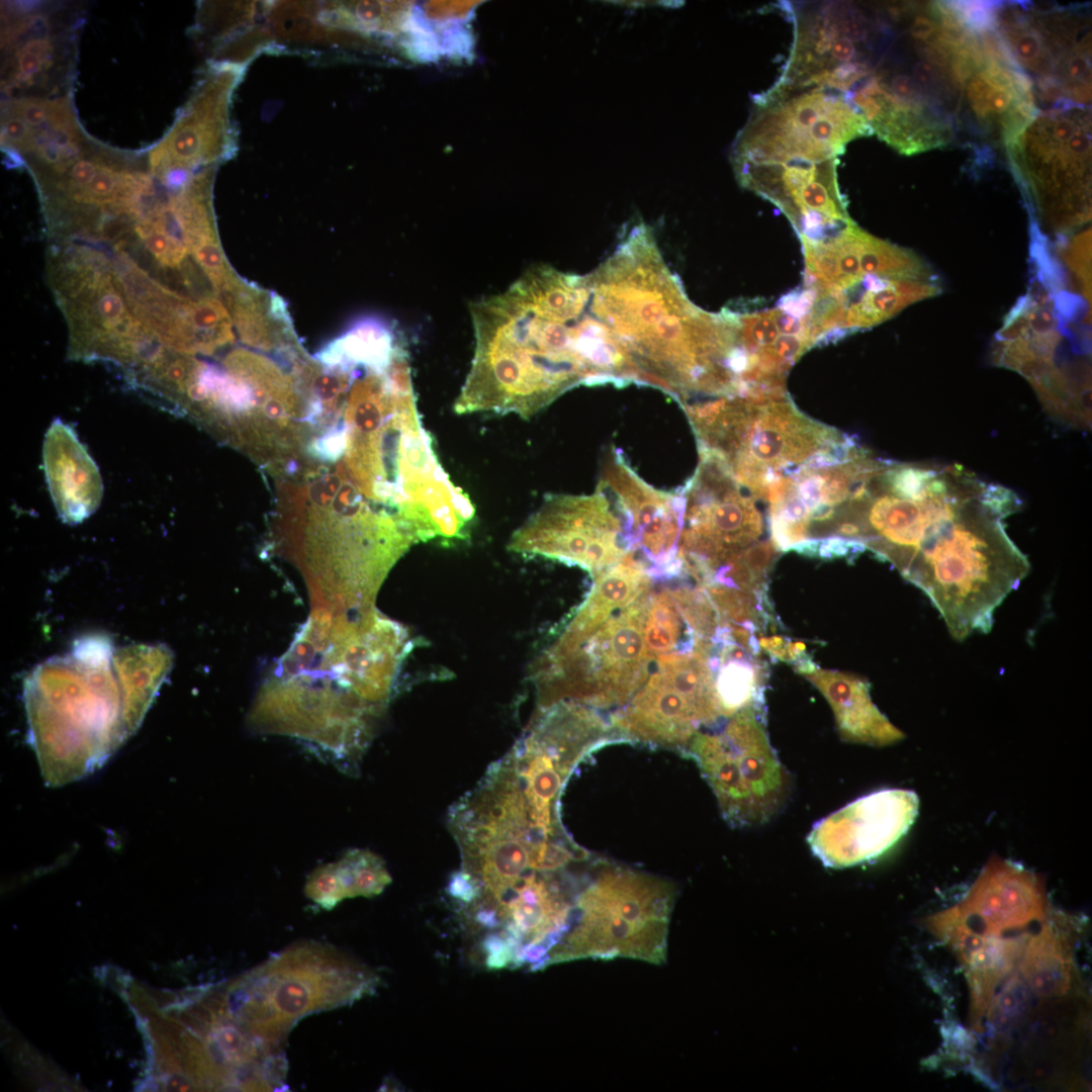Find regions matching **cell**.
<instances>
[{
	"mask_svg": "<svg viewBox=\"0 0 1092 1092\" xmlns=\"http://www.w3.org/2000/svg\"><path fill=\"white\" fill-rule=\"evenodd\" d=\"M883 463L867 486L858 542L929 598L954 639L988 633L1030 568L1005 525L1021 499L959 464Z\"/></svg>",
	"mask_w": 1092,
	"mask_h": 1092,
	"instance_id": "6da1fadb",
	"label": "cell"
},
{
	"mask_svg": "<svg viewBox=\"0 0 1092 1092\" xmlns=\"http://www.w3.org/2000/svg\"><path fill=\"white\" fill-rule=\"evenodd\" d=\"M469 310L475 348L457 414L528 419L577 384L622 383L625 358L590 310L587 275L535 266Z\"/></svg>",
	"mask_w": 1092,
	"mask_h": 1092,
	"instance_id": "7a4b0ae2",
	"label": "cell"
},
{
	"mask_svg": "<svg viewBox=\"0 0 1092 1092\" xmlns=\"http://www.w3.org/2000/svg\"><path fill=\"white\" fill-rule=\"evenodd\" d=\"M587 278L590 309L636 381L675 395L686 390L712 345L717 315L689 300L652 235L634 230Z\"/></svg>",
	"mask_w": 1092,
	"mask_h": 1092,
	"instance_id": "3957f363",
	"label": "cell"
},
{
	"mask_svg": "<svg viewBox=\"0 0 1092 1092\" xmlns=\"http://www.w3.org/2000/svg\"><path fill=\"white\" fill-rule=\"evenodd\" d=\"M379 983L375 972L336 947L302 941L235 979L223 1004L246 1032L280 1049L304 1016L350 1005Z\"/></svg>",
	"mask_w": 1092,
	"mask_h": 1092,
	"instance_id": "277c9868",
	"label": "cell"
},
{
	"mask_svg": "<svg viewBox=\"0 0 1092 1092\" xmlns=\"http://www.w3.org/2000/svg\"><path fill=\"white\" fill-rule=\"evenodd\" d=\"M675 895L668 880L620 864H599L575 896L567 928L545 967L617 958L662 964Z\"/></svg>",
	"mask_w": 1092,
	"mask_h": 1092,
	"instance_id": "5b68a950",
	"label": "cell"
},
{
	"mask_svg": "<svg viewBox=\"0 0 1092 1092\" xmlns=\"http://www.w3.org/2000/svg\"><path fill=\"white\" fill-rule=\"evenodd\" d=\"M691 422L700 450L723 458L737 482L753 498L764 500L780 478L846 438L804 416L788 396L767 401L719 398Z\"/></svg>",
	"mask_w": 1092,
	"mask_h": 1092,
	"instance_id": "8992f818",
	"label": "cell"
},
{
	"mask_svg": "<svg viewBox=\"0 0 1092 1092\" xmlns=\"http://www.w3.org/2000/svg\"><path fill=\"white\" fill-rule=\"evenodd\" d=\"M1005 149L1033 233L1064 236L1090 221V107L1039 110Z\"/></svg>",
	"mask_w": 1092,
	"mask_h": 1092,
	"instance_id": "52a82bcc",
	"label": "cell"
},
{
	"mask_svg": "<svg viewBox=\"0 0 1092 1092\" xmlns=\"http://www.w3.org/2000/svg\"><path fill=\"white\" fill-rule=\"evenodd\" d=\"M1051 293L1030 291L1009 311L993 343L991 361L1019 373L1044 410L1065 426L1091 429L1090 337L1075 339Z\"/></svg>",
	"mask_w": 1092,
	"mask_h": 1092,
	"instance_id": "ba28073f",
	"label": "cell"
},
{
	"mask_svg": "<svg viewBox=\"0 0 1092 1092\" xmlns=\"http://www.w3.org/2000/svg\"><path fill=\"white\" fill-rule=\"evenodd\" d=\"M650 588L615 612L583 641L553 643L533 668L537 707L561 701L623 707L646 681L651 662L644 632Z\"/></svg>",
	"mask_w": 1092,
	"mask_h": 1092,
	"instance_id": "9c48e42d",
	"label": "cell"
},
{
	"mask_svg": "<svg viewBox=\"0 0 1092 1092\" xmlns=\"http://www.w3.org/2000/svg\"><path fill=\"white\" fill-rule=\"evenodd\" d=\"M872 133L844 93L776 83L756 98L737 143L735 166L838 160L849 142Z\"/></svg>",
	"mask_w": 1092,
	"mask_h": 1092,
	"instance_id": "30bf717a",
	"label": "cell"
},
{
	"mask_svg": "<svg viewBox=\"0 0 1092 1092\" xmlns=\"http://www.w3.org/2000/svg\"><path fill=\"white\" fill-rule=\"evenodd\" d=\"M763 714L762 703L744 707L721 730L698 731L684 752L697 763L732 827L768 822L789 795V774L770 745Z\"/></svg>",
	"mask_w": 1092,
	"mask_h": 1092,
	"instance_id": "8fae6325",
	"label": "cell"
},
{
	"mask_svg": "<svg viewBox=\"0 0 1092 1092\" xmlns=\"http://www.w3.org/2000/svg\"><path fill=\"white\" fill-rule=\"evenodd\" d=\"M996 31L1030 79L1035 98L1050 107L1091 101V27L1088 5L1039 8L995 2Z\"/></svg>",
	"mask_w": 1092,
	"mask_h": 1092,
	"instance_id": "7c38bea8",
	"label": "cell"
},
{
	"mask_svg": "<svg viewBox=\"0 0 1092 1092\" xmlns=\"http://www.w3.org/2000/svg\"><path fill=\"white\" fill-rule=\"evenodd\" d=\"M449 828L459 845L462 868L479 894L469 905L497 909L528 877L560 872L589 854L570 838L555 839L526 817L499 809L449 811Z\"/></svg>",
	"mask_w": 1092,
	"mask_h": 1092,
	"instance_id": "4fadbf2b",
	"label": "cell"
},
{
	"mask_svg": "<svg viewBox=\"0 0 1092 1092\" xmlns=\"http://www.w3.org/2000/svg\"><path fill=\"white\" fill-rule=\"evenodd\" d=\"M383 712L329 686L269 674L248 720L257 732L295 737L354 772Z\"/></svg>",
	"mask_w": 1092,
	"mask_h": 1092,
	"instance_id": "5bb4252c",
	"label": "cell"
},
{
	"mask_svg": "<svg viewBox=\"0 0 1092 1092\" xmlns=\"http://www.w3.org/2000/svg\"><path fill=\"white\" fill-rule=\"evenodd\" d=\"M710 648L658 656L643 686L611 721L620 741L687 749L701 726L724 718Z\"/></svg>",
	"mask_w": 1092,
	"mask_h": 1092,
	"instance_id": "9a60e30c",
	"label": "cell"
},
{
	"mask_svg": "<svg viewBox=\"0 0 1092 1092\" xmlns=\"http://www.w3.org/2000/svg\"><path fill=\"white\" fill-rule=\"evenodd\" d=\"M701 463L686 486L677 557L700 583L762 534V518L720 456L701 450Z\"/></svg>",
	"mask_w": 1092,
	"mask_h": 1092,
	"instance_id": "2e32d148",
	"label": "cell"
},
{
	"mask_svg": "<svg viewBox=\"0 0 1092 1092\" xmlns=\"http://www.w3.org/2000/svg\"><path fill=\"white\" fill-rule=\"evenodd\" d=\"M509 549L578 565L593 575L632 551L625 520L599 489L593 495L550 494L512 535Z\"/></svg>",
	"mask_w": 1092,
	"mask_h": 1092,
	"instance_id": "e0dca14e",
	"label": "cell"
},
{
	"mask_svg": "<svg viewBox=\"0 0 1092 1092\" xmlns=\"http://www.w3.org/2000/svg\"><path fill=\"white\" fill-rule=\"evenodd\" d=\"M2 4V95L53 96L73 85L83 18L61 4Z\"/></svg>",
	"mask_w": 1092,
	"mask_h": 1092,
	"instance_id": "ac0fdd59",
	"label": "cell"
},
{
	"mask_svg": "<svg viewBox=\"0 0 1092 1092\" xmlns=\"http://www.w3.org/2000/svg\"><path fill=\"white\" fill-rule=\"evenodd\" d=\"M918 811L915 792L880 790L819 820L807 842L825 866H853L876 858L895 845L911 828Z\"/></svg>",
	"mask_w": 1092,
	"mask_h": 1092,
	"instance_id": "d6986e66",
	"label": "cell"
},
{
	"mask_svg": "<svg viewBox=\"0 0 1092 1092\" xmlns=\"http://www.w3.org/2000/svg\"><path fill=\"white\" fill-rule=\"evenodd\" d=\"M598 489L618 508L626 522L632 551L642 550L666 572L677 559L684 524V498L662 493L644 483L614 452Z\"/></svg>",
	"mask_w": 1092,
	"mask_h": 1092,
	"instance_id": "ffe728a7",
	"label": "cell"
},
{
	"mask_svg": "<svg viewBox=\"0 0 1092 1092\" xmlns=\"http://www.w3.org/2000/svg\"><path fill=\"white\" fill-rule=\"evenodd\" d=\"M951 908L977 932L999 936L1043 921L1049 900L1038 875L994 855L964 899Z\"/></svg>",
	"mask_w": 1092,
	"mask_h": 1092,
	"instance_id": "44dd1931",
	"label": "cell"
},
{
	"mask_svg": "<svg viewBox=\"0 0 1092 1092\" xmlns=\"http://www.w3.org/2000/svg\"><path fill=\"white\" fill-rule=\"evenodd\" d=\"M43 467L61 519L82 522L99 507L102 480L97 465L71 427L56 420L43 442Z\"/></svg>",
	"mask_w": 1092,
	"mask_h": 1092,
	"instance_id": "7402d4cb",
	"label": "cell"
},
{
	"mask_svg": "<svg viewBox=\"0 0 1092 1092\" xmlns=\"http://www.w3.org/2000/svg\"><path fill=\"white\" fill-rule=\"evenodd\" d=\"M803 675L829 703L844 741L881 747L905 737L873 703L867 679L817 667Z\"/></svg>",
	"mask_w": 1092,
	"mask_h": 1092,
	"instance_id": "603a6c76",
	"label": "cell"
},
{
	"mask_svg": "<svg viewBox=\"0 0 1092 1092\" xmlns=\"http://www.w3.org/2000/svg\"><path fill=\"white\" fill-rule=\"evenodd\" d=\"M589 597L556 640L575 645L593 634L615 612L625 608L651 587L648 569L630 551L617 564L594 575Z\"/></svg>",
	"mask_w": 1092,
	"mask_h": 1092,
	"instance_id": "cb8c5ba5",
	"label": "cell"
},
{
	"mask_svg": "<svg viewBox=\"0 0 1092 1092\" xmlns=\"http://www.w3.org/2000/svg\"><path fill=\"white\" fill-rule=\"evenodd\" d=\"M941 293L938 279H888L867 276L843 294L842 328L869 329L885 322L906 306Z\"/></svg>",
	"mask_w": 1092,
	"mask_h": 1092,
	"instance_id": "d4e9b609",
	"label": "cell"
},
{
	"mask_svg": "<svg viewBox=\"0 0 1092 1092\" xmlns=\"http://www.w3.org/2000/svg\"><path fill=\"white\" fill-rule=\"evenodd\" d=\"M1023 946L1020 940L987 938L974 929L959 939L954 949L969 968L968 980L975 1015L982 1014L988 1008L995 987L1013 968Z\"/></svg>",
	"mask_w": 1092,
	"mask_h": 1092,
	"instance_id": "484cf974",
	"label": "cell"
},
{
	"mask_svg": "<svg viewBox=\"0 0 1092 1092\" xmlns=\"http://www.w3.org/2000/svg\"><path fill=\"white\" fill-rule=\"evenodd\" d=\"M716 691L724 718L752 704L762 703V664L733 640L721 642Z\"/></svg>",
	"mask_w": 1092,
	"mask_h": 1092,
	"instance_id": "4316f807",
	"label": "cell"
},
{
	"mask_svg": "<svg viewBox=\"0 0 1092 1092\" xmlns=\"http://www.w3.org/2000/svg\"><path fill=\"white\" fill-rule=\"evenodd\" d=\"M1023 977L1040 996L1064 994L1070 987L1071 963L1062 939L1043 924L1026 946L1021 963Z\"/></svg>",
	"mask_w": 1092,
	"mask_h": 1092,
	"instance_id": "83f0119b",
	"label": "cell"
},
{
	"mask_svg": "<svg viewBox=\"0 0 1092 1092\" xmlns=\"http://www.w3.org/2000/svg\"><path fill=\"white\" fill-rule=\"evenodd\" d=\"M347 898L379 895L392 881L384 860L365 849H351L336 861Z\"/></svg>",
	"mask_w": 1092,
	"mask_h": 1092,
	"instance_id": "f1b7e54d",
	"label": "cell"
},
{
	"mask_svg": "<svg viewBox=\"0 0 1092 1092\" xmlns=\"http://www.w3.org/2000/svg\"><path fill=\"white\" fill-rule=\"evenodd\" d=\"M304 894L324 910H332L346 899L336 861L321 866L310 874Z\"/></svg>",
	"mask_w": 1092,
	"mask_h": 1092,
	"instance_id": "f546056e",
	"label": "cell"
},
{
	"mask_svg": "<svg viewBox=\"0 0 1092 1092\" xmlns=\"http://www.w3.org/2000/svg\"><path fill=\"white\" fill-rule=\"evenodd\" d=\"M760 648L768 652L771 656L777 657L782 661H790V657L787 651V644L783 637L771 636L761 637L758 641Z\"/></svg>",
	"mask_w": 1092,
	"mask_h": 1092,
	"instance_id": "4dcf8cb0",
	"label": "cell"
}]
</instances>
